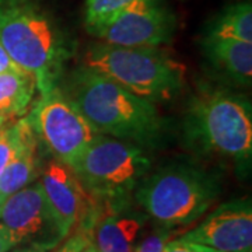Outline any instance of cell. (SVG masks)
Masks as SVG:
<instances>
[{
  "instance_id": "cell-11",
  "label": "cell",
  "mask_w": 252,
  "mask_h": 252,
  "mask_svg": "<svg viewBox=\"0 0 252 252\" xmlns=\"http://www.w3.org/2000/svg\"><path fill=\"white\" fill-rule=\"evenodd\" d=\"M181 238L220 252H252L251 199H235L220 205Z\"/></svg>"
},
{
  "instance_id": "cell-27",
  "label": "cell",
  "mask_w": 252,
  "mask_h": 252,
  "mask_svg": "<svg viewBox=\"0 0 252 252\" xmlns=\"http://www.w3.org/2000/svg\"><path fill=\"white\" fill-rule=\"evenodd\" d=\"M6 121H7V118H4L3 115H0V127L4 125V124H6Z\"/></svg>"
},
{
  "instance_id": "cell-28",
  "label": "cell",
  "mask_w": 252,
  "mask_h": 252,
  "mask_svg": "<svg viewBox=\"0 0 252 252\" xmlns=\"http://www.w3.org/2000/svg\"><path fill=\"white\" fill-rule=\"evenodd\" d=\"M13 1H17V0H0V6L7 4V3H13Z\"/></svg>"
},
{
  "instance_id": "cell-22",
  "label": "cell",
  "mask_w": 252,
  "mask_h": 252,
  "mask_svg": "<svg viewBox=\"0 0 252 252\" xmlns=\"http://www.w3.org/2000/svg\"><path fill=\"white\" fill-rule=\"evenodd\" d=\"M21 70L16 63L11 61L7 52L4 51V48L0 44V73L3 72H17Z\"/></svg>"
},
{
  "instance_id": "cell-18",
  "label": "cell",
  "mask_w": 252,
  "mask_h": 252,
  "mask_svg": "<svg viewBox=\"0 0 252 252\" xmlns=\"http://www.w3.org/2000/svg\"><path fill=\"white\" fill-rule=\"evenodd\" d=\"M142 0H86L84 24L93 35L122 10Z\"/></svg>"
},
{
  "instance_id": "cell-6",
  "label": "cell",
  "mask_w": 252,
  "mask_h": 252,
  "mask_svg": "<svg viewBox=\"0 0 252 252\" xmlns=\"http://www.w3.org/2000/svg\"><path fill=\"white\" fill-rule=\"evenodd\" d=\"M70 168L87 193L111 203L137 188L152 160L142 146L98 133Z\"/></svg>"
},
{
  "instance_id": "cell-24",
  "label": "cell",
  "mask_w": 252,
  "mask_h": 252,
  "mask_svg": "<svg viewBox=\"0 0 252 252\" xmlns=\"http://www.w3.org/2000/svg\"><path fill=\"white\" fill-rule=\"evenodd\" d=\"M11 252H46V251H44V250H39V248H36V247L24 245V247L17 248V250H14V251H11Z\"/></svg>"
},
{
  "instance_id": "cell-16",
  "label": "cell",
  "mask_w": 252,
  "mask_h": 252,
  "mask_svg": "<svg viewBox=\"0 0 252 252\" xmlns=\"http://www.w3.org/2000/svg\"><path fill=\"white\" fill-rule=\"evenodd\" d=\"M205 38H231L252 42L251 1H240L223 10L209 26Z\"/></svg>"
},
{
  "instance_id": "cell-14",
  "label": "cell",
  "mask_w": 252,
  "mask_h": 252,
  "mask_svg": "<svg viewBox=\"0 0 252 252\" xmlns=\"http://www.w3.org/2000/svg\"><path fill=\"white\" fill-rule=\"evenodd\" d=\"M39 137H31L27 144L20 150L14 160L6 167L0 175V195L9 198L20 189L32 184L42 171L41 150L38 146Z\"/></svg>"
},
{
  "instance_id": "cell-21",
  "label": "cell",
  "mask_w": 252,
  "mask_h": 252,
  "mask_svg": "<svg viewBox=\"0 0 252 252\" xmlns=\"http://www.w3.org/2000/svg\"><path fill=\"white\" fill-rule=\"evenodd\" d=\"M162 252H220L217 250H213L210 247L202 245V244L192 243V241H187L182 238H177V240H171L165 244L164 251Z\"/></svg>"
},
{
  "instance_id": "cell-15",
  "label": "cell",
  "mask_w": 252,
  "mask_h": 252,
  "mask_svg": "<svg viewBox=\"0 0 252 252\" xmlns=\"http://www.w3.org/2000/svg\"><path fill=\"white\" fill-rule=\"evenodd\" d=\"M36 91L35 79L24 70L0 73V115L23 117Z\"/></svg>"
},
{
  "instance_id": "cell-12",
  "label": "cell",
  "mask_w": 252,
  "mask_h": 252,
  "mask_svg": "<svg viewBox=\"0 0 252 252\" xmlns=\"http://www.w3.org/2000/svg\"><path fill=\"white\" fill-rule=\"evenodd\" d=\"M111 207L93 230L95 250L97 252H133L149 216L127 206L125 200L111 202Z\"/></svg>"
},
{
  "instance_id": "cell-17",
  "label": "cell",
  "mask_w": 252,
  "mask_h": 252,
  "mask_svg": "<svg viewBox=\"0 0 252 252\" xmlns=\"http://www.w3.org/2000/svg\"><path fill=\"white\" fill-rule=\"evenodd\" d=\"M35 135L30 117L20 118L16 122L4 124L0 127V175L28 140Z\"/></svg>"
},
{
  "instance_id": "cell-2",
  "label": "cell",
  "mask_w": 252,
  "mask_h": 252,
  "mask_svg": "<svg viewBox=\"0 0 252 252\" xmlns=\"http://www.w3.org/2000/svg\"><path fill=\"white\" fill-rule=\"evenodd\" d=\"M0 44L21 70L35 79L39 95L59 87L72 49L44 10L23 0L0 6Z\"/></svg>"
},
{
  "instance_id": "cell-20",
  "label": "cell",
  "mask_w": 252,
  "mask_h": 252,
  "mask_svg": "<svg viewBox=\"0 0 252 252\" xmlns=\"http://www.w3.org/2000/svg\"><path fill=\"white\" fill-rule=\"evenodd\" d=\"M93 243V233L87 230H77L69 238H64L55 252H83Z\"/></svg>"
},
{
  "instance_id": "cell-10",
  "label": "cell",
  "mask_w": 252,
  "mask_h": 252,
  "mask_svg": "<svg viewBox=\"0 0 252 252\" xmlns=\"http://www.w3.org/2000/svg\"><path fill=\"white\" fill-rule=\"evenodd\" d=\"M41 174L39 184L64 237L67 238L79 223L80 228L93 233L98 219L93 213L90 193H87L72 168L54 158L42 167Z\"/></svg>"
},
{
  "instance_id": "cell-5",
  "label": "cell",
  "mask_w": 252,
  "mask_h": 252,
  "mask_svg": "<svg viewBox=\"0 0 252 252\" xmlns=\"http://www.w3.org/2000/svg\"><path fill=\"white\" fill-rule=\"evenodd\" d=\"M83 66L102 73L137 97L167 101L184 87V66L157 48H129L111 44L90 46Z\"/></svg>"
},
{
  "instance_id": "cell-3",
  "label": "cell",
  "mask_w": 252,
  "mask_h": 252,
  "mask_svg": "<svg viewBox=\"0 0 252 252\" xmlns=\"http://www.w3.org/2000/svg\"><path fill=\"white\" fill-rule=\"evenodd\" d=\"M220 193V185L210 174L195 165L172 164L137 185L135 199L143 212L164 227L192 224L202 217Z\"/></svg>"
},
{
  "instance_id": "cell-9",
  "label": "cell",
  "mask_w": 252,
  "mask_h": 252,
  "mask_svg": "<svg viewBox=\"0 0 252 252\" xmlns=\"http://www.w3.org/2000/svg\"><path fill=\"white\" fill-rule=\"evenodd\" d=\"M177 30L171 10L157 0H142L122 10L94 34L105 44L129 48H158L168 44Z\"/></svg>"
},
{
  "instance_id": "cell-23",
  "label": "cell",
  "mask_w": 252,
  "mask_h": 252,
  "mask_svg": "<svg viewBox=\"0 0 252 252\" xmlns=\"http://www.w3.org/2000/svg\"><path fill=\"white\" fill-rule=\"evenodd\" d=\"M14 247H16V243L9 233V230L0 223V252H9Z\"/></svg>"
},
{
  "instance_id": "cell-19",
  "label": "cell",
  "mask_w": 252,
  "mask_h": 252,
  "mask_svg": "<svg viewBox=\"0 0 252 252\" xmlns=\"http://www.w3.org/2000/svg\"><path fill=\"white\" fill-rule=\"evenodd\" d=\"M172 235H174L172 228L160 225L150 234L142 237L133 252H162L165 244L171 241Z\"/></svg>"
},
{
  "instance_id": "cell-25",
  "label": "cell",
  "mask_w": 252,
  "mask_h": 252,
  "mask_svg": "<svg viewBox=\"0 0 252 252\" xmlns=\"http://www.w3.org/2000/svg\"><path fill=\"white\" fill-rule=\"evenodd\" d=\"M83 252H97V250H95V245L91 243L90 245H89V247H87V248H86V250H84Z\"/></svg>"
},
{
  "instance_id": "cell-1",
  "label": "cell",
  "mask_w": 252,
  "mask_h": 252,
  "mask_svg": "<svg viewBox=\"0 0 252 252\" xmlns=\"http://www.w3.org/2000/svg\"><path fill=\"white\" fill-rule=\"evenodd\" d=\"M64 95L99 135L142 147L157 146L167 132L154 102L137 97L117 81L86 66L73 70Z\"/></svg>"
},
{
  "instance_id": "cell-8",
  "label": "cell",
  "mask_w": 252,
  "mask_h": 252,
  "mask_svg": "<svg viewBox=\"0 0 252 252\" xmlns=\"http://www.w3.org/2000/svg\"><path fill=\"white\" fill-rule=\"evenodd\" d=\"M0 223L9 230L16 245L24 244L49 252L66 238L44 189L35 181L6 198Z\"/></svg>"
},
{
  "instance_id": "cell-13",
  "label": "cell",
  "mask_w": 252,
  "mask_h": 252,
  "mask_svg": "<svg viewBox=\"0 0 252 252\" xmlns=\"http://www.w3.org/2000/svg\"><path fill=\"white\" fill-rule=\"evenodd\" d=\"M203 49L209 61L228 77L241 84H251L252 42L231 38H205Z\"/></svg>"
},
{
  "instance_id": "cell-4",
  "label": "cell",
  "mask_w": 252,
  "mask_h": 252,
  "mask_svg": "<svg viewBox=\"0 0 252 252\" xmlns=\"http://www.w3.org/2000/svg\"><path fill=\"white\" fill-rule=\"evenodd\" d=\"M188 143L210 153L250 164L252 114L250 101L225 91L203 93L189 104L185 117Z\"/></svg>"
},
{
  "instance_id": "cell-7",
  "label": "cell",
  "mask_w": 252,
  "mask_h": 252,
  "mask_svg": "<svg viewBox=\"0 0 252 252\" xmlns=\"http://www.w3.org/2000/svg\"><path fill=\"white\" fill-rule=\"evenodd\" d=\"M28 117L48 150L67 167L80 158L98 135L59 87L42 94Z\"/></svg>"
},
{
  "instance_id": "cell-26",
  "label": "cell",
  "mask_w": 252,
  "mask_h": 252,
  "mask_svg": "<svg viewBox=\"0 0 252 252\" xmlns=\"http://www.w3.org/2000/svg\"><path fill=\"white\" fill-rule=\"evenodd\" d=\"M4 202H6V198L0 195V215H1V209H3V205H4Z\"/></svg>"
}]
</instances>
